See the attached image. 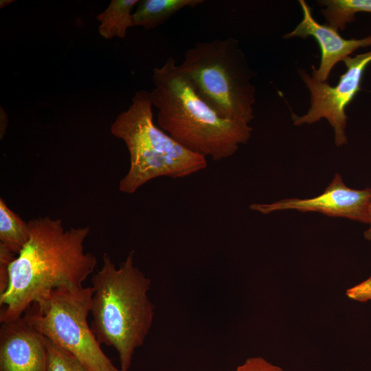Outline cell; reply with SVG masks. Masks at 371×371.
Returning <instances> with one entry per match:
<instances>
[{
    "instance_id": "6da1fadb",
    "label": "cell",
    "mask_w": 371,
    "mask_h": 371,
    "mask_svg": "<svg viewBox=\"0 0 371 371\" xmlns=\"http://www.w3.org/2000/svg\"><path fill=\"white\" fill-rule=\"evenodd\" d=\"M30 238L9 267V284L0 295V323L16 319L34 302L61 286H82L97 265L85 252L89 227L65 229L60 219L28 222Z\"/></svg>"
},
{
    "instance_id": "7a4b0ae2",
    "label": "cell",
    "mask_w": 371,
    "mask_h": 371,
    "mask_svg": "<svg viewBox=\"0 0 371 371\" xmlns=\"http://www.w3.org/2000/svg\"><path fill=\"white\" fill-rule=\"evenodd\" d=\"M152 80L159 127L187 150L219 161L251 138L249 124L222 118L202 100L174 58L153 69Z\"/></svg>"
},
{
    "instance_id": "3957f363",
    "label": "cell",
    "mask_w": 371,
    "mask_h": 371,
    "mask_svg": "<svg viewBox=\"0 0 371 371\" xmlns=\"http://www.w3.org/2000/svg\"><path fill=\"white\" fill-rule=\"evenodd\" d=\"M131 251L119 268L109 255L91 278V328L99 344L113 347L121 371H128L135 350L152 327L155 306L148 297L151 280L134 263Z\"/></svg>"
},
{
    "instance_id": "277c9868",
    "label": "cell",
    "mask_w": 371,
    "mask_h": 371,
    "mask_svg": "<svg viewBox=\"0 0 371 371\" xmlns=\"http://www.w3.org/2000/svg\"><path fill=\"white\" fill-rule=\"evenodd\" d=\"M153 107L150 91L139 90L111 124L112 135L125 143L130 155L128 171L119 183L124 193L133 194L157 177L183 178L207 166L205 157L187 150L157 127Z\"/></svg>"
},
{
    "instance_id": "5b68a950",
    "label": "cell",
    "mask_w": 371,
    "mask_h": 371,
    "mask_svg": "<svg viewBox=\"0 0 371 371\" xmlns=\"http://www.w3.org/2000/svg\"><path fill=\"white\" fill-rule=\"evenodd\" d=\"M197 93L220 117L250 124L254 117L256 76L234 38L196 43L179 65Z\"/></svg>"
},
{
    "instance_id": "8992f818",
    "label": "cell",
    "mask_w": 371,
    "mask_h": 371,
    "mask_svg": "<svg viewBox=\"0 0 371 371\" xmlns=\"http://www.w3.org/2000/svg\"><path fill=\"white\" fill-rule=\"evenodd\" d=\"M91 286H61L33 303L22 315L43 336L90 371H121L102 351L88 324Z\"/></svg>"
},
{
    "instance_id": "52a82bcc",
    "label": "cell",
    "mask_w": 371,
    "mask_h": 371,
    "mask_svg": "<svg viewBox=\"0 0 371 371\" xmlns=\"http://www.w3.org/2000/svg\"><path fill=\"white\" fill-rule=\"evenodd\" d=\"M343 62L346 70L335 86L319 81L304 69H300L299 75L310 92V107L302 116L291 113L295 126L312 124L326 119L333 129L337 146L348 143L346 108L361 90L363 73L371 63V50L353 57L348 56Z\"/></svg>"
},
{
    "instance_id": "ba28073f",
    "label": "cell",
    "mask_w": 371,
    "mask_h": 371,
    "mask_svg": "<svg viewBox=\"0 0 371 371\" xmlns=\"http://www.w3.org/2000/svg\"><path fill=\"white\" fill-rule=\"evenodd\" d=\"M370 201L371 188H350L345 184L341 175L336 173L324 191L316 196L289 198L270 203H253L249 208L263 214L289 210L318 212L368 224Z\"/></svg>"
},
{
    "instance_id": "9c48e42d",
    "label": "cell",
    "mask_w": 371,
    "mask_h": 371,
    "mask_svg": "<svg viewBox=\"0 0 371 371\" xmlns=\"http://www.w3.org/2000/svg\"><path fill=\"white\" fill-rule=\"evenodd\" d=\"M44 336L22 316L1 323L0 371H46Z\"/></svg>"
},
{
    "instance_id": "30bf717a",
    "label": "cell",
    "mask_w": 371,
    "mask_h": 371,
    "mask_svg": "<svg viewBox=\"0 0 371 371\" xmlns=\"http://www.w3.org/2000/svg\"><path fill=\"white\" fill-rule=\"evenodd\" d=\"M303 17L293 31L284 35L285 38L313 37L321 49L318 68L312 65L311 76L321 82H327L334 66L361 47L371 46V35L363 38L346 39L329 25L318 23L313 16L312 9L304 0L298 1Z\"/></svg>"
},
{
    "instance_id": "8fae6325",
    "label": "cell",
    "mask_w": 371,
    "mask_h": 371,
    "mask_svg": "<svg viewBox=\"0 0 371 371\" xmlns=\"http://www.w3.org/2000/svg\"><path fill=\"white\" fill-rule=\"evenodd\" d=\"M203 0H142L133 13V26L154 29L164 23L177 12L186 8H195Z\"/></svg>"
},
{
    "instance_id": "7c38bea8",
    "label": "cell",
    "mask_w": 371,
    "mask_h": 371,
    "mask_svg": "<svg viewBox=\"0 0 371 371\" xmlns=\"http://www.w3.org/2000/svg\"><path fill=\"white\" fill-rule=\"evenodd\" d=\"M139 0H112L107 8L97 16L98 32L106 39L124 38L133 27V13Z\"/></svg>"
},
{
    "instance_id": "4fadbf2b",
    "label": "cell",
    "mask_w": 371,
    "mask_h": 371,
    "mask_svg": "<svg viewBox=\"0 0 371 371\" xmlns=\"http://www.w3.org/2000/svg\"><path fill=\"white\" fill-rule=\"evenodd\" d=\"M30 238V228L17 214L0 199V245L18 255Z\"/></svg>"
},
{
    "instance_id": "5bb4252c",
    "label": "cell",
    "mask_w": 371,
    "mask_h": 371,
    "mask_svg": "<svg viewBox=\"0 0 371 371\" xmlns=\"http://www.w3.org/2000/svg\"><path fill=\"white\" fill-rule=\"evenodd\" d=\"M321 13L328 25L337 31H344L356 20L357 12L371 13V0H321Z\"/></svg>"
},
{
    "instance_id": "9a60e30c",
    "label": "cell",
    "mask_w": 371,
    "mask_h": 371,
    "mask_svg": "<svg viewBox=\"0 0 371 371\" xmlns=\"http://www.w3.org/2000/svg\"><path fill=\"white\" fill-rule=\"evenodd\" d=\"M44 337L47 348L46 371H90L71 353Z\"/></svg>"
},
{
    "instance_id": "2e32d148",
    "label": "cell",
    "mask_w": 371,
    "mask_h": 371,
    "mask_svg": "<svg viewBox=\"0 0 371 371\" xmlns=\"http://www.w3.org/2000/svg\"><path fill=\"white\" fill-rule=\"evenodd\" d=\"M16 255L0 245V295L3 293L9 284V267Z\"/></svg>"
},
{
    "instance_id": "e0dca14e",
    "label": "cell",
    "mask_w": 371,
    "mask_h": 371,
    "mask_svg": "<svg viewBox=\"0 0 371 371\" xmlns=\"http://www.w3.org/2000/svg\"><path fill=\"white\" fill-rule=\"evenodd\" d=\"M236 371H283V370L261 357L248 358Z\"/></svg>"
},
{
    "instance_id": "ac0fdd59",
    "label": "cell",
    "mask_w": 371,
    "mask_h": 371,
    "mask_svg": "<svg viewBox=\"0 0 371 371\" xmlns=\"http://www.w3.org/2000/svg\"><path fill=\"white\" fill-rule=\"evenodd\" d=\"M347 297L351 300L365 302L371 300V276L361 283L346 290Z\"/></svg>"
},
{
    "instance_id": "d6986e66",
    "label": "cell",
    "mask_w": 371,
    "mask_h": 371,
    "mask_svg": "<svg viewBox=\"0 0 371 371\" xmlns=\"http://www.w3.org/2000/svg\"><path fill=\"white\" fill-rule=\"evenodd\" d=\"M369 227L364 232V237L368 240H371V201L368 208V223Z\"/></svg>"
},
{
    "instance_id": "ffe728a7",
    "label": "cell",
    "mask_w": 371,
    "mask_h": 371,
    "mask_svg": "<svg viewBox=\"0 0 371 371\" xmlns=\"http://www.w3.org/2000/svg\"><path fill=\"white\" fill-rule=\"evenodd\" d=\"M12 2H13V1L1 0V1H0V8H2L3 7L8 5V4H10Z\"/></svg>"
}]
</instances>
